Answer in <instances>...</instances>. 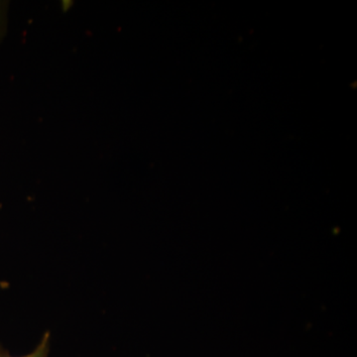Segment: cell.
Returning <instances> with one entry per match:
<instances>
[{
	"label": "cell",
	"mask_w": 357,
	"mask_h": 357,
	"mask_svg": "<svg viewBox=\"0 0 357 357\" xmlns=\"http://www.w3.org/2000/svg\"><path fill=\"white\" fill-rule=\"evenodd\" d=\"M1 3H0V8H1ZM2 11L0 10V36H1V30H2V28H1V23H2Z\"/></svg>",
	"instance_id": "obj_2"
},
{
	"label": "cell",
	"mask_w": 357,
	"mask_h": 357,
	"mask_svg": "<svg viewBox=\"0 0 357 357\" xmlns=\"http://www.w3.org/2000/svg\"><path fill=\"white\" fill-rule=\"evenodd\" d=\"M49 349H50V333H46L44 337H42L41 342L37 345L36 349L31 352V354H27V356L20 357H47L49 354ZM0 357H13L9 356H0Z\"/></svg>",
	"instance_id": "obj_1"
}]
</instances>
